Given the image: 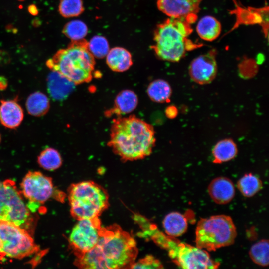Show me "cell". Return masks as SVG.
Instances as JSON below:
<instances>
[{"label":"cell","instance_id":"cell-21","mask_svg":"<svg viewBox=\"0 0 269 269\" xmlns=\"http://www.w3.org/2000/svg\"><path fill=\"white\" fill-rule=\"evenodd\" d=\"M25 105L29 114L34 117H41L48 112L50 101L43 92L35 91L28 96Z\"/></svg>","mask_w":269,"mask_h":269},{"label":"cell","instance_id":"cell-8","mask_svg":"<svg viewBox=\"0 0 269 269\" xmlns=\"http://www.w3.org/2000/svg\"><path fill=\"white\" fill-rule=\"evenodd\" d=\"M0 237L2 243L0 253L7 257L21 259L39 250L29 232L12 223L0 220Z\"/></svg>","mask_w":269,"mask_h":269},{"label":"cell","instance_id":"cell-16","mask_svg":"<svg viewBox=\"0 0 269 269\" xmlns=\"http://www.w3.org/2000/svg\"><path fill=\"white\" fill-rule=\"evenodd\" d=\"M75 85L59 72L52 70L47 78V88L50 97L54 100L62 101L73 91Z\"/></svg>","mask_w":269,"mask_h":269},{"label":"cell","instance_id":"cell-3","mask_svg":"<svg viewBox=\"0 0 269 269\" xmlns=\"http://www.w3.org/2000/svg\"><path fill=\"white\" fill-rule=\"evenodd\" d=\"M191 23L185 18L170 17L157 25L154 31V43L151 47L158 58L178 62L187 51L202 46L188 38L192 32Z\"/></svg>","mask_w":269,"mask_h":269},{"label":"cell","instance_id":"cell-26","mask_svg":"<svg viewBox=\"0 0 269 269\" xmlns=\"http://www.w3.org/2000/svg\"><path fill=\"white\" fill-rule=\"evenodd\" d=\"M269 241L262 239L254 244L250 248L249 254L252 261L262 267H266L269 263Z\"/></svg>","mask_w":269,"mask_h":269},{"label":"cell","instance_id":"cell-31","mask_svg":"<svg viewBox=\"0 0 269 269\" xmlns=\"http://www.w3.org/2000/svg\"><path fill=\"white\" fill-rule=\"evenodd\" d=\"M178 114L177 108L173 105H170L166 108L165 110V114L166 116L170 119L175 118Z\"/></svg>","mask_w":269,"mask_h":269},{"label":"cell","instance_id":"cell-5","mask_svg":"<svg viewBox=\"0 0 269 269\" xmlns=\"http://www.w3.org/2000/svg\"><path fill=\"white\" fill-rule=\"evenodd\" d=\"M68 198L71 215L77 220L99 217L109 205L106 190L92 181L71 185Z\"/></svg>","mask_w":269,"mask_h":269},{"label":"cell","instance_id":"cell-14","mask_svg":"<svg viewBox=\"0 0 269 269\" xmlns=\"http://www.w3.org/2000/svg\"><path fill=\"white\" fill-rule=\"evenodd\" d=\"M209 195L218 204L224 205L231 202L235 194L234 185L229 178L218 177L213 179L208 187Z\"/></svg>","mask_w":269,"mask_h":269},{"label":"cell","instance_id":"cell-22","mask_svg":"<svg viewBox=\"0 0 269 269\" xmlns=\"http://www.w3.org/2000/svg\"><path fill=\"white\" fill-rule=\"evenodd\" d=\"M237 152V145L233 140L229 138L221 140L212 149L213 162L220 164L229 161L236 157Z\"/></svg>","mask_w":269,"mask_h":269},{"label":"cell","instance_id":"cell-2","mask_svg":"<svg viewBox=\"0 0 269 269\" xmlns=\"http://www.w3.org/2000/svg\"><path fill=\"white\" fill-rule=\"evenodd\" d=\"M155 142L153 127L135 115L113 119L108 146L122 161L139 160L150 155Z\"/></svg>","mask_w":269,"mask_h":269},{"label":"cell","instance_id":"cell-19","mask_svg":"<svg viewBox=\"0 0 269 269\" xmlns=\"http://www.w3.org/2000/svg\"><path fill=\"white\" fill-rule=\"evenodd\" d=\"M221 24L219 20L211 15L202 17L198 22L196 30L201 39L213 41L220 35Z\"/></svg>","mask_w":269,"mask_h":269},{"label":"cell","instance_id":"cell-34","mask_svg":"<svg viewBox=\"0 0 269 269\" xmlns=\"http://www.w3.org/2000/svg\"><path fill=\"white\" fill-rule=\"evenodd\" d=\"M29 13L32 15H36L38 13V10L36 7L34 5H31L28 7Z\"/></svg>","mask_w":269,"mask_h":269},{"label":"cell","instance_id":"cell-7","mask_svg":"<svg viewBox=\"0 0 269 269\" xmlns=\"http://www.w3.org/2000/svg\"><path fill=\"white\" fill-rule=\"evenodd\" d=\"M0 220L14 224L30 232L34 220L14 182H0Z\"/></svg>","mask_w":269,"mask_h":269},{"label":"cell","instance_id":"cell-17","mask_svg":"<svg viewBox=\"0 0 269 269\" xmlns=\"http://www.w3.org/2000/svg\"><path fill=\"white\" fill-rule=\"evenodd\" d=\"M138 104V97L131 90H124L120 91L115 97L113 107L106 112L109 116L113 114L117 117L121 116L134 111Z\"/></svg>","mask_w":269,"mask_h":269},{"label":"cell","instance_id":"cell-30","mask_svg":"<svg viewBox=\"0 0 269 269\" xmlns=\"http://www.w3.org/2000/svg\"><path fill=\"white\" fill-rule=\"evenodd\" d=\"M161 263L155 257L148 255L144 258L134 262L131 269H161L163 268Z\"/></svg>","mask_w":269,"mask_h":269},{"label":"cell","instance_id":"cell-29","mask_svg":"<svg viewBox=\"0 0 269 269\" xmlns=\"http://www.w3.org/2000/svg\"><path fill=\"white\" fill-rule=\"evenodd\" d=\"M88 48L95 58L101 59L106 56L110 49L107 39L99 35L93 37L88 42Z\"/></svg>","mask_w":269,"mask_h":269},{"label":"cell","instance_id":"cell-9","mask_svg":"<svg viewBox=\"0 0 269 269\" xmlns=\"http://www.w3.org/2000/svg\"><path fill=\"white\" fill-rule=\"evenodd\" d=\"M165 248L172 261L186 269H215L220 263L212 260L206 250L168 238Z\"/></svg>","mask_w":269,"mask_h":269},{"label":"cell","instance_id":"cell-15","mask_svg":"<svg viewBox=\"0 0 269 269\" xmlns=\"http://www.w3.org/2000/svg\"><path fill=\"white\" fill-rule=\"evenodd\" d=\"M24 119V111L14 100L0 101V122L5 128L13 129L18 127Z\"/></svg>","mask_w":269,"mask_h":269},{"label":"cell","instance_id":"cell-24","mask_svg":"<svg viewBox=\"0 0 269 269\" xmlns=\"http://www.w3.org/2000/svg\"><path fill=\"white\" fill-rule=\"evenodd\" d=\"M37 162L45 170L53 171L61 166L62 159L58 150L52 147H47L40 152L37 158Z\"/></svg>","mask_w":269,"mask_h":269},{"label":"cell","instance_id":"cell-10","mask_svg":"<svg viewBox=\"0 0 269 269\" xmlns=\"http://www.w3.org/2000/svg\"><path fill=\"white\" fill-rule=\"evenodd\" d=\"M69 238L70 248L77 257L93 249L98 243L102 227L99 217L78 220Z\"/></svg>","mask_w":269,"mask_h":269},{"label":"cell","instance_id":"cell-4","mask_svg":"<svg viewBox=\"0 0 269 269\" xmlns=\"http://www.w3.org/2000/svg\"><path fill=\"white\" fill-rule=\"evenodd\" d=\"M46 64L51 70L65 77L75 85L90 82L95 69V57L85 39L71 41L68 47L58 50Z\"/></svg>","mask_w":269,"mask_h":269},{"label":"cell","instance_id":"cell-1","mask_svg":"<svg viewBox=\"0 0 269 269\" xmlns=\"http://www.w3.org/2000/svg\"><path fill=\"white\" fill-rule=\"evenodd\" d=\"M137 254L134 239L119 225H113L102 227L96 246L76 258L74 264L81 269H131Z\"/></svg>","mask_w":269,"mask_h":269},{"label":"cell","instance_id":"cell-11","mask_svg":"<svg viewBox=\"0 0 269 269\" xmlns=\"http://www.w3.org/2000/svg\"><path fill=\"white\" fill-rule=\"evenodd\" d=\"M21 188L23 195L28 200L31 211L47 201L54 194L52 179L39 171H29L22 179Z\"/></svg>","mask_w":269,"mask_h":269},{"label":"cell","instance_id":"cell-32","mask_svg":"<svg viewBox=\"0 0 269 269\" xmlns=\"http://www.w3.org/2000/svg\"><path fill=\"white\" fill-rule=\"evenodd\" d=\"M9 57L5 52L0 51V64H6L9 61Z\"/></svg>","mask_w":269,"mask_h":269},{"label":"cell","instance_id":"cell-12","mask_svg":"<svg viewBox=\"0 0 269 269\" xmlns=\"http://www.w3.org/2000/svg\"><path fill=\"white\" fill-rule=\"evenodd\" d=\"M216 55V50L212 49L191 61L189 73L193 81L204 85L210 83L215 79L217 73Z\"/></svg>","mask_w":269,"mask_h":269},{"label":"cell","instance_id":"cell-33","mask_svg":"<svg viewBox=\"0 0 269 269\" xmlns=\"http://www.w3.org/2000/svg\"><path fill=\"white\" fill-rule=\"evenodd\" d=\"M7 86L8 81L7 79L3 76H0V91L5 90Z\"/></svg>","mask_w":269,"mask_h":269},{"label":"cell","instance_id":"cell-6","mask_svg":"<svg viewBox=\"0 0 269 269\" xmlns=\"http://www.w3.org/2000/svg\"><path fill=\"white\" fill-rule=\"evenodd\" d=\"M236 236V228L231 217L216 215L198 221L195 242L199 248L214 251L233 244Z\"/></svg>","mask_w":269,"mask_h":269},{"label":"cell","instance_id":"cell-18","mask_svg":"<svg viewBox=\"0 0 269 269\" xmlns=\"http://www.w3.org/2000/svg\"><path fill=\"white\" fill-rule=\"evenodd\" d=\"M106 57L107 65L114 72L126 71L133 65L131 53L123 47H115L110 49Z\"/></svg>","mask_w":269,"mask_h":269},{"label":"cell","instance_id":"cell-28","mask_svg":"<svg viewBox=\"0 0 269 269\" xmlns=\"http://www.w3.org/2000/svg\"><path fill=\"white\" fill-rule=\"evenodd\" d=\"M60 14L64 17H76L84 11L82 0H61L58 7Z\"/></svg>","mask_w":269,"mask_h":269},{"label":"cell","instance_id":"cell-20","mask_svg":"<svg viewBox=\"0 0 269 269\" xmlns=\"http://www.w3.org/2000/svg\"><path fill=\"white\" fill-rule=\"evenodd\" d=\"M162 224L166 234L172 237L182 235L186 232L188 227L185 216L178 212H172L167 214Z\"/></svg>","mask_w":269,"mask_h":269},{"label":"cell","instance_id":"cell-36","mask_svg":"<svg viewBox=\"0 0 269 269\" xmlns=\"http://www.w3.org/2000/svg\"><path fill=\"white\" fill-rule=\"evenodd\" d=\"M1 135H0V143L1 142Z\"/></svg>","mask_w":269,"mask_h":269},{"label":"cell","instance_id":"cell-23","mask_svg":"<svg viewBox=\"0 0 269 269\" xmlns=\"http://www.w3.org/2000/svg\"><path fill=\"white\" fill-rule=\"evenodd\" d=\"M147 93L152 101L163 103L169 100L172 90L167 81L162 79H156L149 84Z\"/></svg>","mask_w":269,"mask_h":269},{"label":"cell","instance_id":"cell-27","mask_svg":"<svg viewBox=\"0 0 269 269\" xmlns=\"http://www.w3.org/2000/svg\"><path fill=\"white\" fill-rule=\"evenodd\" d=\"M63 33L71 41L84 39L88 33V27L82 21L73 20L67 23L63 28Z\"/></svg>","mask_w":269,"mask_h":269},{"label":"cell","instance_id":"cell-35","mask_svg":"<svg viewBox=\"0 0 269 269\" xmlns=\"http://www.w3.org/2000/svg\"><path fill=\"white\" fill-rule=\"evenodd\" d=\"M2 248V241L0 237V253L1 251Z\"/></svg>","mask_w":269,"mask_h":269},{"label":"cell","instance_id":"cell-13","mask_svg":"<svg viewBox=\"0 0 269 269\" xmlns=\"http://www.w3.org/2000/svg\"><path fill=\"white\" fill-rule=\"evenodd\" d=\"M203 0H157L158 9L172 18H185L191 23L196 19Z\"/></svg>","mask_w":269,"mask_h":269},{"label":"cell","instance_id":"cell-25","mask_svg":"<svg viewBox=\"0 0 269 269\" xmlns=\"http://www.w3.org/2000/svg\"><path fill=\"white\" fill-rule=\"evenodd\" d=\"M262 181L258 177L251 173L245 174L237 183L239 191L246 197L254 196L262 189Z\"/></svg>","mask_w":269,"mask_h":269}]
</instances>
